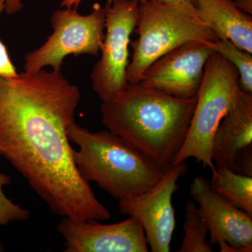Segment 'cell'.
<instances>
[{
	"instance_id": "9",
	"label": "cell",
	"mask_w": 252,
	"mask_h": 252,
	"mask_svg": "<svg viewBox=\"0 0 252 252\" xmlns=\"http://www.w3.org/2000/svg\"><path fill=\"white\" fill-rule=\"evenodd\" d=\"M213 44L191 41L172 50L149 66L138 84L179 98L196 97Z\"/></svg>"
},
{
	"instance_id": "19",
	"label": "cell",
	"mask_w": 252,
	"mask_h": 252,
	"mask_svg": "<svg viewBox=\"0 0 252 252\" xmlns=\"http://www.w3.org/2000/svg\"><path fill=\"white\" fill-rule=\"evenodd\" d=\"M159 2L172 5L176 7L181 8L197 16V11L195 7L196 0H154Z\"/></svg>"
},
{
	"instance_id": "12",
	"label": "cell",
	"mask_w": 252,
	"mask_h": 252,
	"mask_svg": "<svg viewBox=\"0 0 252 252\" xmlns=\"http://www.w3.org/2000/svg\"><path fill=\"white\" fill-rule=\"evenodd\" d=\"M252 145V94L243 90L219 124L212 143L211 158L216 166L238 173L236 160Z\"/></svg>"
},
{
	"instance_id": "21",
	"label": "cell",
	"mask_w": 252,
	"mask_h": 252,
	"mask_svg": "<svg viewBox=\"0 0 252 252\" xmlns=\"http://www.w3.org/2000/svg\"><path fill=\"white\" fill-rule=\"evenodd\" d=\"M114 0H107V4H112ZM140 2H144L147 0H138ZM82 0H62L61 1V7L67 8V9H71V8H75L78 9V6L80 4Z\"/></svg>"
},
{
	"instance_id": "1",
	"label": "cell",
	"mask_w": 252,
	"mask_h": 252,
	"mask_svg": "<svg viewBox=\"0 0 252 252\" xmlns=\"http://www.w3.org/2000/svg\"><path fill=\"white\" fill-rule=\"evenodd\" d=\"M81 99L61 71L0 76V156L55 215L74 221L108 220V209L79 175L68 127Z\"/></svg>"
},
{
	"instance_id": "15",
	"label": "cell",
	"mask_w": 252,
	"mask_h": 252,
	"mask_svg": "<svg viewBox=\"0 0 252 252\" xmlns=\"http://www.w3.org/2000/svg\"><path fill=\"white\" fill-rule=\"evenodd\" d=\"M185 236L177 252H212V246L205 242L208 225L200 209L188 200L186 204V220L183 226Z\"/></svg>"
},
{
	"instance_id": "5",
	"label": "cell",
	"mask_w": 252,
	"mask_h": 252,
	"mask_svg": "<svg viewBox=\"0 0 252 252\" xmlns=\"http://www.w3.org/2000/svg\"><path fill=\"white\" fill-rule=\"evenodd\" d=\"M241 90L238 69L221 55L214 53L205 64L185 143L171 164L193 157L204 167H215L211 158L213 136Z\"/></svg>"
},
{
	"instance_id": "23",
	"label": "cell",
	"mask_w": 252,
	"mask_h": 252,
	"mask_svg": "<svg viewBox=\"0 0 252 252\" xmlns=\"http://www.w3.org/2000/svg\"><path fill=\"white\" fill-rule=\"evenodd\" d=\"M4 247H3L2 244L0 242V252H4Z\"/></svg>"
},
{
	"instance_id": "11",
	"label": "cell",
	"mask_w": 252,
	"mask_h": 252,
	"mask_svg": "<svg viewBox=\"0 0 252 252\" xmlns=\"http://www.w3.org/2000/svg\"><path fill=\"white\" fill-rule=\"evenodd\" d=\"M190 194L208 225L212 245L225 241L239 252H252V217L212 190L203 176L194 179Z\"/></svg>"
},
{
	"instance_id": "8",
	"label": "cell",
	"mask_w": 252,
	"mask_h": 252,
	"mask_svg": "<svg viewBox=\"0 0 252 252\" xmlns=\"http://www.w3.org/2000/svg\"><path fill=\"white\" fill-rule=\"evenodd\" d=\"M187 171L185 161L170 164L164 169L161 180L147 193L119 200L121 213L133 217L142 225L151 252L170 251L176 225L172 195L179 189V178Z\"/></svg>"
},
{
	"instance_id": "6",
	"label": "cell",
	"mask_w": 252,
	"mask_h": 252,
	"mask_svg": "<svg viewBox=\"0 0 252 252\" xmlns=\"http://www.w3.org/2000/svg\"><path fill=\"white\" fill-rule=\"evenodd\" d=\"M105 7L95 4L91 14L81 15L77 9H58L51 18L54 29L44 44L24 56V71L36 72L45 67L61 71L68 55L98 56L104 39Z\"/></svg>"
},
{
	"instance_id": "13",
	"label": "cell",
	"mask_w": 252,
	"mask_h": 252,
	"mask_svg": "<svg viewBox=\"0 0 252 252\" xmlns=\"http://www.w3.org/2000/svg\"><path fill=\"white\" fill-rule=\"evenodd\" d=\"M197 16L220 40H230L252 53V16L241 11L233 0H196Z\"/></svg>"
},
{
	"instance_id": "16",
	"label": "cell",
	"mask_w": 252,
	"mask_h": 252,
	"mask_svg": "<svg viewBox=\"0 0 252 252\" xmlns=\"http://www.w3.org/2000/svg\"><path fill=\"white\" fill-rule=\"evenodd\" d=\"M215 52L231 63L238 69L242 90L252 94V56L248 51L240 49L230 40L219 39L213 44Z\"/></svg>"
},
{
	"instance_id": "17",
	"label": "cell",
	"mask_w": 252,
	"mask_h": 252,
	"mask_svg": "<svg viewBox=\"0 0 252 252\" xmlns=\"http://www.w3.org/2000/svg\"><path fill=\"white\" fill-rule=\"evenodd\" d=\"M11 184L9 176L0 174V225H7L10 223L16 221H26L31 212L16 205L5 195L3 187Z\"/></svg>"
},
{
	"instance_id": "20",
	"label": "cell",
	"mask_w": 252,
	"mask_h": 252,
	"mask_svg": "<svg viewBox=\"0 0 252 252\" xmlns=\"http://www.w3.org/2000/svg\"><path fill=\"white\" fill-rule=\"evenodd\" d=\"M23 7L22 0H4V11L7 14L19 12Z\"/></svg>"
},
{
	"instance_id": "18",
	"label": "cell",
	"mask_w": 252,
	"mask_h": 252,
	"mask_svg": "<svg viewBox=\"0 0 252 252\" xmlns=\"http://www.w3.org/2000/svg\"><path fill=\"white\" fill-rule=\"evenodd\" d=\"M4 11V0H0V14ZM17 74V70L10 59L7 49L0 39V76L1 77H14Z\"/></svg>"
},
{
	"instance_id": "2",
	"label": "cell",
	"mask_w": 252,
	"mask_h": 252,
	"mask_svg": "<svg viewBox=\"0 0 252 252\" xmlns=\"http://www.w3.org/2000/svg\"><path fill=\"white\" fill-rule=\"evenodd\" d=\"M196 97L182 99L140 84L102 102V122L162 170L185 143Z\"/></svg>"
},
{
	"instance_id": "7",
	"label": "cell",
	"mask_w": 252,
	"mask_h": 252,
	"mask_svg": "<svg viewBox=\"0 0 252 252\" xmlns=\"http://www.w3.org/2000/svg\"><path fill=\"white\" fill-rule=\"evenodd\" d=\"M138 0H114L106 4L105 30L102 56L91 74L93 91L102 102L109 100L129 85L126 77L130 36L137 22Z\"/></svg>"
},
{
	"instance_id": "14",
	"label": "cell",
	"mask_w": 252,
	"mask_h": 252,
	"mask_svg": "<svg viewBox=\"0 0 252 252\" xmlns=\"http://www.w3.org/2000/svg\"><path fill=\"white\" fill-rule=\"evenodd\" d=\"M212 190L252 217V177L223 167L212 170Z\"/></svg>"
},
{
	"instance_id": "22",
	"label": "cell",
	"mask_w": 252,
	"mask_h": 252,
	"mask_svg": "<svg viewBox=\"0 0 252 252\" xmlns=\"http://www.w3.org/2000/svg\"><path fill=\"white\" fill-rule=\"evenodd\" d=\"M235 4L246 14H252V0H235Z\"/></svg>"
},
{
	"instance_id": "4",
	"label": "cell",
	"mask_w": 252,
	"mask_h": 252,
	"mask_svg": "<svg viewBox=\"0 0 252 252\" xmlns=\"http://www.w3.org/2000/svg\"><path fill=\"white\" fill-rule=\"evenodd\" d=\"M134 31L138 37L130 42L132 59L126 71L129 84H138L152 63L176 48L191 41L219 40L198 16L154 0L139 4Z\"/></svg>"
},
{
	"instance_id": "3",
	"label": "cell",
	"mask_w": 252,
	"mask_h": 252,
	"mask_svg": "<svg viewBox=\"0 0 252 252\" xmlns=\"http://www.w3.org/2000/svg\"><path fill=\"white\" fill-rule=\"evenodd\" d=\"M67 134L69 142L79 148L72 152L79 175L88 182L97 184L113 198L142 195L163 177L164 170L111 131L92 132L74 122Z\"/></svg>"
},
{
	"instance_id": "10",
	"label": "cell",
	"mask_w": 252,
	"mask_h": 252,
	"mask_svg": "<svg viewBox=\"0 0 252 252\" xmlns=\"http://www.w3.org/2000/svg\"><path fill=\"white\" fill-rule=\"evenodd\" d=\"M57 230L64 240V252H149L143 228L133 217L107 225L63 217Z\"/></svg>"
}]
</instances>
